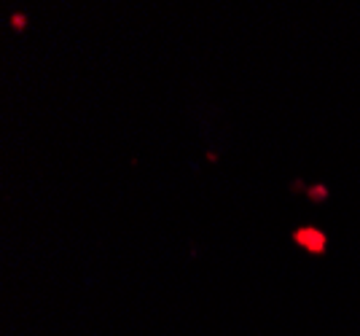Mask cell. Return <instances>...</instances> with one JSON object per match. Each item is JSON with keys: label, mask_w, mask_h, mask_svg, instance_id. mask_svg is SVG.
<instances>
[{"label": "cell", "mask_w": 360, "mask_h": 336, "mask_svg": "<svg viewBox=\"0 0 360 336\" xmlns=\"http://www.w3.org/2000/svg\"><path fill=\"white\" fill-rule=\"evenodd\" d=\"M293 240L301 245V248L312 250V253H323L326 250V234L317 229H312V226H304V229H298L293 234Z\"/></svg>", "instance_id": "1"}, {"label": "cell", "mask_w": 360, "mask_h": 336, "mask_svg": "<svg viewBox=\"0 0 360 336\" xmlns=\"http://www.w3.org/2000/svg\"><path fill=\"white\" fill-rule=\"evenodd\" d=\"M309 194L315 196V199H323V196H326V189H323V186H317V189H312Z\"/></svg>", "instance_id": "2"}, {"label": "cell", "mask_w": 360, "mask_h": 336, "mask_svg": "<svg viewBox=\"0 0 360 336\" xmlns=\"http://www.w3.org/2000/svg\"><path fill=\"white\" fill-rule=\"evenodd\" d=\"M11 24H14V27H24V17H22V14H14V17H11Z\"/></svg>", "instance_id": "3"}]
</instances>
